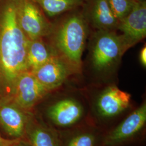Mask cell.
<instances>
[{
    "label": "cell",
    "instance_id": "1",
    "mask_svg": "<svg viewBox=\"0 0 146 146\" xmlns=\"http://www.w3.org/2000/svg\"><path fill=\"white\" fill-rule=\"evenodd\" d=\"M19 0H0V101H11L16 82L29 71L27 52L29 39L17 19Z\"/></svg>",
    "mask_w": 146,
    "mask_h": 146
},
{
    "label": "cell",
    "instance_id": "2",
    "mask_svg": "<svg viewBox=\"0 0 146 146\" xmlns=\"http://www.w3.org/2000/svg\"><path fill=\"white\" fill-rule=\"evenodd\" d=\"M88 101L90 122L104 133L134 108L131 94L115 84L99 89Z\"/></svg>",
    "mask_w": 146,
    "mask_h": 146
},
{
    "label": "cell",
    "instance_id": "3",
    "mask_svg": "<svg viewBox=\"0 0 146 146\" xmlns=\"http://www.w3.org/2000/svg\"><path fill=\"white\" fill-rule=\"evenodd\" d=\"M87 33L86 22L79 13L69 16L52 30L54 49L74 73L81 72Z\"/></svg>",
    "mask_w": 146,
    "mask_h": 146
},
{
    "label": "cell",
    "instance_id": "4",
    "mask_svg": "<svg viewBox=\"0 0 146 146\" xmlns=\"http://www.w3.org/2000/svg\"><path fill=\"white\" fill-rule=\"evenodd\" d=\"M35 113L58 132L90 122L88 101L72 93L61 95L47 104L42 113Z\"/></svg>",
    "mask_w": 146,
    "mask_h": 146
},
{
    "label": "cell",
    "instance_id": "5",
    "mask_svg": "<svg viewBox=\"0 0 146 146\" xmlns=\"http://www.w3.org/2000/svg\"><path fill=\"white\" fill-rule=\"evenodd\" d=\"M146 137V101L104 133L101 146H141Z\"/></svg>",
    "mask_w": 146,
    "mask_h": 146
},
{
    "label": "cell",
    "instance_id": "6",
    "mask_svg": "<svg viewBox=\"0 0 146 146\" xmlns=\"http://www.w3.org/2000/svg\"><path fill=\"white\" fill-rule=\"evenodd\" d=\"M127 49L122 37L114 31H98L94 35L90 48L94 69L99 73L110 71Z\"/></svg>",
    "mask_w": 146,
    "mask_h": 146
},
{
    "label": "cell",
    "instance_id": "7",
    "mask_svg": "<svg viewBox=\"0 0 146 146\" xmlns=\"http://www.w3.org/2000/svg\"><path fill=\"white\" fill-rule=\"evenodd\" d=\"M17 19L21 29L30 40L43 38L52 33L54 26L32 0H19Z\"/></svg>",
    "mask_w": 146,
    "mask_h": 146
},
{
    "label": "cell",
    "instance_id": "8",
    "mask_svg": "<svg viewBox=\"0 0 146 146\" xmlns=\"http://www.w3.org/2000/svg\"><path fill=\"white\" fill-rule=\"evenodd\" d=\"M51 93L31 71H26L22 73L17 78L11 101L22 110L34 112L37 106Z\"/></svg>",
    "mask_w": 146,
    "mask_h": 146
},
{
    "label": "cell",
    "instance_id": "9",
    "mask_svg": "<svg viewBox=\"0 0 146 146\" xmlns=\"http://www.w3.org/2000/svg\"><path fill=\"white\" fill-rule=\"evenodd\" d=\"M117 29L122 33V37L128 49L146 35V1L135 0L128 15L118 22Z\"/></svg>",
    "mask_w": 146,
    "mask_h": 146
},
{
    "label": "cell",
    "instance_id": "10",
    "mask_svg": "<svg viewBox=\"0 0 146 146\" xmlns=\"http://www.w3.org/2000/svg\"><path fill=\"white\" fill-rule=\"evenodd\" d=\"M31 72L51 92L61 88L68 78L74 73L67 62L58 54Z\"/></svg>",
    "mask_w": 146,
    "mask_h": 146
},
{
    "label": "cell",
    "instance_id": "11",
    "mask_svg": "<svg viewBox=\"0 0 146 146\" xmlns=\"http://www.w3.org/2000/svg\"><path fill=\"white\" fill-rule=\"evenodd\" d=\"M33 113L22 110L11 101H0V124L14 139H25L27 126Z\"/></svg>",
    "mask_w": 146,
    "mask_h": 146
},
{
    "label": "cell",
    "instance_id": "12",
    "mask_svg": "<svg viewBox=\"0 0 146 146\" xmlns=\"http://www.w3.org/2000/svg\"><path fill=\"white\" fill-rule=\"evenodd\" d=\"M104 132L91 122L58 132L60 146H101Z\"/></svg>",
    "mask_w": 146,
    "mask_h": 146
},
{
    "label": "cell",
    "instance_id": "13",
    "mask_svg": "<svg viewBox=\"0 0 146 146\" xmlns=\"http://www.w3.org/2000/svg\"><path fill=\"white\" fill-rule=\"evenodd\" d=\"M25 139L31 146H60L58 132L48 125L35 111L29 118Z\"/></svg>",
    "mask_w": 146,
    "mask_h": 146
},
{
    "label": "cell",
    "instance_id": "14",
    "mask_svg": "<svg viewBox=\"0 0 146 146\" xmlns=\"http://www.w3.org/2000/svg\"><path fill=\"white\" fill-rule=\"evenodd\" d=\"M89 16L98 31H114L117 28V19L110 7L108 0H93Z\"/></svg>",
    "mask_w": 146,
    "mask_h": 146
},
{
    "label": "cell",
    "instance_id": "15",
    "mask_svg": "<svg viewBox=\"0 0 146 146\" xmlns=\"http://www.w3.org/2000/svg\"><path fill=\"white\" fill-rule=\"evenodd\" d=\"M56 54L54 48L49 46L43 38L29 40L27 52L28 70H34Z\"/></svg>",
    "mask_w": 146,
    "mask_h": 146
},
{
    "label": "cell",
    "instance_id": "16",
    "mask_svg": "<svg viewBox=\"0 0 146 146\" xmlns=\"http://www.w3.org/2000/svg\"><path fill=\"white\" fill-rule=\"evenodd\" d=\"M49 17L59 15L82 4L84 0H32Z\"/></svg>",
    "mask_w": 146,
    "mask_h": 146
},
{
    "label": "cell",
    "instance_id": "17",
    "mask_svg": "<svg viewBox=\"0 0 146 146\" xmlns=\"http://www.w3.org/2000/svg\"><path fill=\"white\" fill-rule=\"evenodd\" d=\"M115 17L119 21L131 11L135 0H108Z\"/></svg>",
    "mask_w": 146,
    "mask_h": 146
},
{
    "label": "cell",
    "instance_id": "18",
    "mask_svg": "<svg viewBox=\"0 0 146 146\" xmlns=\"http://www.w3.org/2000/svg\"><path fill=\"white\" fill-rule=\"evenodd\" d=\"M21 139H7L0 135V146H13L21 141Z\"/></svg>",
    "mask_w": 146,
    "mask_h": 146
},
{
    "label": "cell",
    "instance_id": "19",
    "mask_svg": "<svg viewBox=\"0 0 146 146\" xmlns=\"http://www.w3.org/2000/svg\"><path fill=\"white\" fill-rule=\"evenodd\" d=\"M140 61L142 65L146 67V46L141 49L140 52Z\"/></svg>",
    "mask_w": 146,
    "mask_h": 146
},
{
    "label": "cell",
    "instance_id": "20",
    "mask_svg": "<svg viewBox=\"0 0 146 146\" xmlns=\"http://www.w3.org/2000/svg\"><path fill=\"white\" fill-rule=\"evenodd\" d=\"M13 146H31V145L26 139H22Z\"/></svg>",
    "mask_w": 146,
    "mask_h": 146
},
{
    "label": "cell",
    "instance_id": "21",
    "mask_svg": "<svg viewBox=\"0 0 146 146\" xmlns=\"http://www.w3.org/2000/svg\"><path fill=\"white\" fill-rule=\"evenodd\" d=\"M137 1H144V0H137Z\"/></svg>",
    "mask_w": 146,
    "mask_h": 146
}]
</instances>
